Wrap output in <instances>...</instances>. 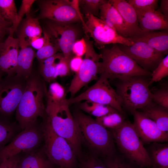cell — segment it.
Listing matches in <instances>:
<instances>
[{"mask_svg":"<svg viewBox=\"0 0 168 168\" xmlns=\"http://www.w3.org/2000/svg\"><path fill=\"white\" fill-rule=\"evenodd\" d=\"M74 24L61 23L48 20L43 28V30L64 57L70 59L74 56L72 52L73 45L79 40L81 34L80 28Z\"/></svg>","mask_w":168,"mask_h":168,"instance_id":"7c38bea8","label":"cell"},{"mask_svg":"<svg viewBox=\"0 0 168 168\" xmlns=\"http://www.w3.org/2000/svg\"><path fill=\"white\" fill-rule=\"evenodd\" d=\"M42 137L40 130L35 125L23 130L0 150V159H7L22 152L35 148L40 144Z\"/></svg>","mask_w":168,"mask_h":168,"instance_id":"5bb4252c","label":"cell"},{"mask_svg":"<svg viewBox=\"0 0 168 168\" xmlns=\"http://www.w3.org/2000/svg\"><path fill=\"white\" fill-rule=\"evenodd\" d=\"M131 113L133 116V125L143 145L154 142H167L168 133L162 131L156 123L142 112L135 110Z\"/></svg>","mask_w":168,"mask_h":168,"instance_id":"9a60e30c","label":"cell"},{"mask_svg":"<svg viewBox=\"0 0 168 168\" xmlns=\"http://www.w3.org/2000/svg\"><path fill=\"white\" fill-rule=\"evenodd\" d=\"M69 105H47V121L58 135L65 139L76 156L80 154L82 142L78 129Z\"/></svg>","mask_w":168,"mask_h":168,"instance_id":"8992f818","label":"cell"},{"mask_svg":"<svg viewBox=\"0 0 168 168\" xmlns=\"http://www.w3.org/2000/svg\"><path fill=\"white\" fill-rule=\"evenodd\" d=\"M86 49V44L83 37L76 41L73 45L72 52L74 55L82 57Z\"/></svg>","mask_w":168,"mask_h":168,"instance_id":"b9f144b4","label":"cell"},{"mask_svg":"<svg viewBox=\"0 0 168 168\" xmlns=\"http://www.w3.org/2000/svg\"><path fill=\"white\" fill-rule=\"evenodd\" d=\"M19 164V159L17 155L7 159V168H21Z\"/></svg>","mask_w":168,"mask_h":168,"instance_id":"bcb514c9","label":"cell"},{"mask_svg":"<svg viewBox=\"0 0 168 168\" xmlns=\"http://www.w3.org/2000/svg\"><path fill=\"white\" fill-rule=\"evenodd\" d=\"M14 127L9 124L0 122V145L6 143L13 136Z\"/></svg>","mask_w":168,"mask_h":168,"instance_id":"60d3db41","label":"cell"},{"mask_svg":"<svg viewBox=\"0 0 168 168\" xmlns=\"http://www.w3.org/2000/svg\"><path fill=\"white\" fill-rule=\"evenodd\" d=\"M46 88L38 77L33 76L27 81L16 109V117L23 130L35 125L39 117L45 112L43 98Z\"/></svg>","mask_w":168,"mask_h":168,"instance_id":"3957f363","label":"cell"},{"mask_svg":"<svg viewBox=\"0 0 168 168\" xmlns=\"http://www.w3.org/2000/svg\"><path fill=\"white\" fill-rule=\"evenodd\" d=\"M99 18L123 37L130 35L121 15L116 9L107 0L101 7Z\"/></svg>","mask_w":168,"mask_h":168,"instance_id":"44dd1931","label":"cell"},{"mask_svg":"<svg viewBox=\"0 0 168 168\" xmlns=\"http://www.w3.org/2000/svg\"><path fill=\"white\" fill-rule=\"evenodd\" d=\"M40 12L37 18L66 24H85L78 0H41L37 1Z\"/></svg>","mask_w":168,"mask_h":168,"instance_id":"52a82bcc","label":"cell"},{"mask_svg":"<svg viewBox=\"0 0 168 168\" xmlns=\"http://www.w3.org/2000/svg\"><path fill=\"white\" fill-rule=\"evenodd\" d=\"M73 117L78 129L82 143L85 144L93 154L103 158L113 153L116 147L110 131L80 110L76 111Z\"/></svg>","mask_w":168,"mask_h":168,"instance_id":"6da1fadb","label":"cell"},{"mask_svg":"<svg viewBox=\"0 0 168 168\" xmlns=\"http://www.w3.org/2000/svg\"><path fill=\"white\" fill-rule=\"evenodd\" d=\"M12 24L4 21L0 16V42L6 35L10 33Z\"/></svg>","mask_w":168,"mask_h":168,"instance_id":"7bdbcfd3","label":"cell"},{"mask_svg":"<svg viewBox=\"0 0 168 168\" xmlns=\"http://www.w3.org/2000/svg\"><path fill=\"white\" fill-rule=\"evenodd\" d=\"M145 147L149 157L150 168H168V144L154 142Z\"/></svg>","mask_w":168,"mask_h":168,"instance_id":"cb8c5ba5","label":"cell"},{"mask_svg":"<svg viewBox=\"0 0 168 168\" xmlns=\"http://www.w3.org/2000/svg\"><path fill=\"white\" fill-rule=\"evenodd\" d=\"M79 168H108L102 159L94 155L81 159Z\"/></svg>","mask_w":168,"mask_h":168,"instance_id":"8d00e7d4","label":"cell"},{"mask_svg":"<svg viewBox=\"0 0 168 168\" xmlns=\"http://www.w3.org/2000/svg\"></svg>","mask_w":168,"mask_h":168,"instance_id":"816d5d0a","label":"cell"},{"mask_svg":"<svg viewBox=\"0 0 168 168\" xmlns=\"http://www.w3.org/2000/svg\"><path fill=\"white\" fill-rule=\"evenodd\" d=\"M63 56L62 53H57L50 57L39 62L40 73L45 81L50 82L55 79L56 65Z\"/></svg>","mask_w":168,"mask_h":168,"instance_id":"f1b7e54d","label":"cell"},{"mask_svg":"<svg viewBox=\"0 0 168 168\" xmlns=\"http://www.w3.org/2000/svg\"><path fill=\"white\" fill-rule=\"evenodd\" d=\"M102 159L108 168H142L127 158L116 147L113 153Z\"/></svg>","mask_w":168,"mask_h":168,"instance_id":"f546056e","label":"cell"},{"mask_svg":"<svg viewBox=\"0 0 168 168\" xmlns=\"http://www.w3.org/2000/svg\"><path fill=\"white\" fill-rule=\"evenodd\" d=\"M131 45L117 44L119 48L138 65L152 72L165 57L147 44L141 41L134 42Z\"/></svg>","mask_w":168,"mask_h":168,"instance_id":"4fadbf2b","label":"cell"},{"mask_svg":"<svg viewBox=\"0 0 168 168\" xmlns=\"http://www.w3.org/2000/svg\"><path fill=\"white\" fill-rule=\"evenodd\" d=\"M44 40V37H38L32 39L30 41V45L33 49L37 50L40 49L43 46Z\"/></svg>","mask_w":168,"mask_h":168,"instance_id":"f6af8a7d","label":"cell"},{"mask_svg":"<svg viewBox=\"0 0 168 168\" xmlns=\"http://www.w3.org/2000/svg\"><path fill=\"white\" fill-rule=\"evenodd\" d=\"M127 1L135 10L147 8L156 10L159 2L157 0H128Z\"/></svg>","mask_w":168,"mask_h":168,"instance_id":"ab89813d","label":"cell"},{"mask_svg":"<svg viewBox=\"0 0 168 168\" xmlns=\"http://www.w3.org/2000/svg\"><path fill=\"white\" fill-rule=\"evenodd\" d=\"M106 0H80L78 6L82 14L92 15L99 18L100 9Z\"/></svg>","mask_w":168,"mask_h":168,"instance_id":"836d02e7","label":"cell"},{"mask_svg":"<svg viewBox=\"0 0 168 168\" xmlns=\"http://www.w3.org/2000/svg\"><path fill=\"white\" fill-rule=\"evenodd\" d=\"M79 104L78 106L81 110L96 118L100 117L111 113L119 112L109 105L91 101L85 100Z\"/></svg>","mask_w":168,"mask_h":168,"instance_id":"83f0119b","label":"cell"},{"mask_svg":"<svg viewBox=\"0 0 168 168\" xmlns=\"http://www.w3.org/2000/svg\"><path fill=\"white\" fill-rule=\"evenodd\" d=\"M85 18L83 26L85 35L93 39V44L99 49L101 50L110 44L128 46L134 44L129 38L120 35L100 18L87 14L85 15Z\"/></svg>","mask_w":168,"mask_h":168,"instance_id":"8fae6325","label":"cell"},{"mask_svg":"<svg viewBox=\"0 0 168 168\" xmlns=\"http://www.w3.org/2000/svg\"><path fill=\"white\" fill-rule=\"evenodd\" d=\"M108 1L121 15L129 34V38L142 31L139 25L136 11L127 0Z\"/></svg>","mask_w":168,"mask_h":168,"instance_id":"d6986e66","label":"cell"},{"mask_svg":"<svg viewBox=\"0 0 168 168\" xmlns=\"http://www.w3.org/2000/svg\"><path fill=\"white\" fill-rule=\"evenodd\" d=\"M158 10L168 19V0H161L160 8Z\"/></svg>","mask_w":168,"mask_h":168,"instance_id":"7dc6e473","label":"cell"},{"mask_svg":"<svg viewBox=\"0 0 168 168\" xmlns=\"http://www.w3.org/2000/svg\"><path fill=\"white\" fill-rule=\"evenodd\" d=\"M44 44L43 47L37 50L35 56L40 62L50 57L57 54L59 50L52 42L47 33L43 30Z\"/></svg>","mask_w":168,"mask_h":168,"instance_id":"d6a6232c","label":"cell"},{"mask_svg":"<svg viewBox=\"0 0 168 168\" xmlns=\"http://www.w3.org/2000/svg\"><path fill=\"white\" fill-rule=\"evenodd\" d=\"M51 168H53V167H52Z\"/></svg>","mask_w":168,"mask_h":168,"instance_id":"f907efd6","label":"cell"},{"mask_svg":"<svg viewBox=\"0 0 168 168\" xmlns=\"http://www.w3.org/2000/svg\"><path fill=\"white\" fill-rule=\"evenodd\" d=\"M1 72L0 71V82H1Z\"/></svg>","mask_w":168,"mask_h":168,"instance_id":"681fc988","label":"cell"},{"mask_svg":"<svg viewBox=\"0 0 168 168\" xmlns=\"http://www.w3.org/2000/svg\"><path fill=\"white\" fill-rule=\"evenodd\" d=\"M129 38L133 42H144L164 55L168 54V30L142 31Z\"/></svg>","mask_w":168,"mask_h":168,"instance_id":"ffe728a7","label":"cell"},{"mask_svg":"<svg viewBox=\"0 0 168 168\" xmlns=\"http://www.w3.org/2000/svg\"><path fill=\"white\" fill-rule=\"evenodd\" d=\"M25 88L17 83L0 82V112L9 114L16 109Z\"/></svg>","mask_w":168,"mask_h":168,"instance_id":"e0dca14e","label":"cell"},{"mask_svg":"<svg viewBox=\"0 0 168 168\" xmlns=\"http://www.w3.org/2000/svg\"><path fill=\"white\" fill-rule=\"evenodd\" d=\"M21 168H51L50 162L40 152L31 154L25 157L20 164Z\"/></svg>","mask_w":168,"mask_h":168,"instance_id":"1f68e13d","label":"cell"},{"mask_svg":"<svg viewBox=\"0 0 168 168\" xmlns=\"http://www.w3.org/2000/svg\"><path fill=\"white\" fill-rule=\"evenodd\" d=\"M19 45L20 49L17 58L16 76L18 78H27L31 74L35 53L30 46L21 43H19Z\"/></svg>","mask_w":168,"mask_h":168,"instance_id":"603a6c76","label":"cell"},{"mask_svg":"<svg viewBox=\"0 0 168 168\" xmlns=\"http://www.w3.org/2000/svg\"><path fill=\"white\" fill-rule=\"evenodd\" d=\"M45 95L47 97V105H69L68 99L66 98L64 88L57 82H53L50 84L48 89L46 90Z\"/></svg>","mask_w":168,"mask_h":168,"instance_id":"484cf974","label":"cell"},{"mask_svg":"<svg viewBox=\"0 0 168 168\" xmlns=\"http://www.w3.org/2000/svg\"><path fill=\"white\" fill-rule=\"evenodd\" d=\"M13 35H9L4 42L0 43V71L7 77L16 73L19 50V41Z\"/></svg>","mask_w":168,"mask_h":168,"instance_id":"2e32d148","label":"cell"},{"mask_svg":"<svg viewBox=\"0 0 168 168\" xmlns=\"http://www.w3.org/2000/svg\"><path fill=\"white\" fill-rule=\"evenodd\" d=\"M85 100L109 105L125 115L115 90L110 85L107 77L103 74H100L96 82L85 91L68 99L69 105Z\"/></svg>","mask_w":168,"mask_h":168,"instance_id":"30bf717a","label":"cell"},{"mask_svg":"<svg viewBox=\"0 0 168 168\" xmlns=\"http://www.w3.org/2000/svg\"><path fill=\"white\" fill-rule=\"evenodd\" d=\"M83 38L86 44V51L81 67L75 73L68 88L70 98L74 97L82 88L91 82L97 80L100 74V54L96 53L94 48L93 42L88 35H85Z\"/></svg>","mask_w":168,"mask_h":168,"instance_id":"9c48e42d","label":"cell"},{"mask_svg":"<svg viewBox=\"0 0 168 168\" xmlns=\"http://www.w3.org/2000/svg\"><path fill=\"white\" fill-rule=\"evenodd\" d=\"M139 27L143 31L168 30V19L158 10H135Z\"/></svg>","mask_w":168,"mask_h":168,"instance_id":"ac0fdd59","label":"cell"},{"mask_svg":"<svg viewBox=\"0 0 168 168\" xmlns=\"http://www.w3.org/2000/svg\"><path fill=\"white\" fill-rule=\"evenodd\" d=\"M110 130L116 147L122 154L142 168H151L148 153L133 124L127 120L119 128Z\"/></svg>","mask_w":168,"mask_h":168,"instance_id":"5b68a950","label":"cell"},{"mask_svg":"<svg viewBox=\"0 0 168 168\" xmlns=\"http://www.w3.org/2000/svg\"><path fill=\"white\" fill-rule=\"evenodd\" d=\"M0 16L5 21L12 24L10 34L13 35L15 32L17 12L13 0H0Z\"/></svg>","mask_w":168,"mask_h":168,"instance_id":"4316f807","label":"cell"},{"mask_svg":"<svg viewBox=\"0 0 168 168\" xmlns=\"http://www.w3.org/2000/svg\"><path fill=\"white\" fill-rule=\"evenodd\" d=\"M43 131L45 152L50 162L60 168H73L77 156L68 142L55 133L47 120Z\"/></svg>","mask_w":168,"mask_h":168,"instance_id":"ba28073f","label":"cell"},{"mask_svg":"<svg viewBox=\"0 0 168 168\" xmlns=\"http://www.w3.org/2000/svg\"><path fill=\"white\" fill-rule=\"evenodd\" d=\"M0 168H7V159H4L2 161V162L0 165Z\"/></svg>","mask_w":168,"mask_h":168,"instance_id":"c3c4849f","label":"cell"},{"mask_svg":"<svg viewBox=\"0 0 168 168\" xmlns=\"http://www.w3.org/2000/svg\"><path fill=\"white\" fill-rule=\"evenodd\" d=\"M70 60L63 56L57 63L55 67V79L58 77H65L69 74L71 72L69 67Z\"/></svg>","mask_w":168,"mask_h":168,"instance_id":"74e56055","label":"cell"},{"mask_svg":"<svg viewBox=\"0 0 168 168\" xmlns=\"http://www.w3.org/2000/svg\"><path fill=\"white\" fill-rule=\"evenodd\" d=\"M150 78L138 76L118 80L115 91L124 111V110L131 113L152 102L149 87Z\"/></svg>","mask_w":168,"mask_h":168,"instance_id":"277c9868","label":"cell"},{"mask_svg":"<svg viewBox=\"0 0 168 168\" xmlns=\"http://www.w3.org/2000/svg\"><path fill=\"white\" fill-rule=\"evenodd\" d=\"M100 74L109 80L122 79L133 77L142 76L151 77L152 72L138 65L125 54L117 44L110 48H104L100 54Z\"/></svg>","mask_w":168,"mask_h":168,"instance_id":"7a4b0ae2","label":"cell"},{"mask_svg":"<svg viewBox=\"0 0 168 168\" xmlns=\"http://www.w3.org/2000/svg\"><path fill=\"white\" fill-rule=\"evenodd\" d=\"M95 120L104 128L110 130L119 128L127 120L125 115L119 112L111 113L100 117L96 118Z\"/></svg>","mask_w":168,"mask_h":168,"instance_id":"4dcf8cb0","label":"cell"},{"mask_svg":"<svg viewBox=\"0 0 168 168\" xmlns=\"http://www.w3.org/2000/svg\"><path fill=\"white\" fill-rule=\"evenodd\" d=\"M36 1L34 0H22L21 5L18 12L16 24L15 26V32L19 24L23 20V17L30 14V12L32 6Z\"/></svg>","mask_w":168,"mask_h":168,"instance_id":"f35d334b","label":"cell"},{"mask_svg":"<svg viewBox=\"0 0 168 168\" xmlns=\"http://www.w3.org/2000/svg\"><path fill=\"white\" fill-rule=\"evenodd\" d=\"M150 90L152 102L168 109V86H162L159 88Z\"/></svg>","mask_w":168,"mask_h":168,"instance_id":"d590c367","label":"cell"},{"mask_svg":"<svg viewBox=\"0 0 168 168\" xmlns=\"http://www.w3.org/2000/svg\"><path fill=\"white\" fill-rule=\"evenodd\" d=\"M16 32L19 42L26 43L30 46L32 39L41 37L43 30L39 20L32 16L30 14L22 20Z\"/></svg>","mask_w":168,"mask_h":168,"instance_id":"7402d4cb","label":"cell"},{"mask_svg":"<svg viewBox=\"0 0 168 168\" xmlns=\"http://www.w3.org/2000/svg\"><path fill=\"white\" fill-rule=\"evenodd\" d=\"M168 75V55H166L152 72L149 85L159 82Z\"/></svg>","mask_w":168,"mask_h":168,"instance_id":"e575fe53","label":"cell"},{"mask_svg":"<svg viewBox=\"0 0 168 168\" xmlns=\"http://www.w3.org/2000/svg\"><path fill=\"white\" fill-rule=\"evenodd\" d=\"M83 60L82 57L74 55L69 62V67L71 71L75 73H77L81 67Z\"/></svg>","mask_w":168,"mask_h":168,"instance_id":"ee69618b","label":"cell"},{"mask_svg":"<svg viewBox=\"0 0 168 168\" xmlns=\"http://www.w3.org/2000/svg\"><path fill=\"white\" fill-rule=\"evenodd\" d=\"M163 132L168 133V109L153 102L140 110Z\"/></svg>","mask_w":168,"mask_h":168,"instance_id":"d4e9b609","label":"cell"}]
</instances>
